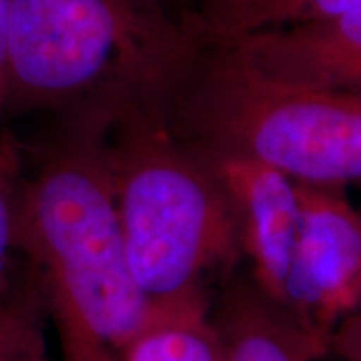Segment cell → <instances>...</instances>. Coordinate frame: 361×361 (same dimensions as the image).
<instances>
[{
    "label": "cell",
    "instance_id": "obj_7",
    "mask_svg": "<svg viewBox=\"0 0 361 361\" xmlns=\"http://www.w3.org/2000/svg\"><path fill=\"white\" fill-rule=\"evenodd\" d=\"M261 73L361 94V6L336 18L225 42Z\"/></svg>",
    "mask_w": 361,
    "mask_h": 361
},
{
    "label": "cell",
    "instance_id": "obj_11",
    "mask_svg": "<svg viewBox=\"0 0 361 361\" xmlns=\"http://www.w3.org/2000/svg\"><path fill=\"white\" fill-rule=\"evenodd\" d=\"M44 299L35 273L0 285V361H47Z\"/></svg>",
    "mask_w": 361,
    "mask_h": 361
},
{
    "label": "cell",
    "instance_id": "obj_4",
    "mask_svg": "<svg viewBox=\"0 0 361 361\" xmlns=\"http://www.w3.org/2000/svg\"><path fill=\"white\" fill-rule=\"evenodd\" d=\"M106 139L130 273L151 301L201 291V277L241 249L231 201L215 171L167 118L130 113Z\"/></svg>",
    "mask_w": 361,
    "mask_h": 361
},
{
    "label": "cell",
    "instance_id": "obj_10",
    "mask_svg": "<svg viewBox=\"0 0 361 361\" xmlns=\"http://www.w3.org/2000/svg\"><path fill=\"white\" fill-rule=\"evenodd\" d=\"M157 303L155 319L133 339L121 361H225L203 291Z\"/></svg>",
    "mask_w": 361,
    "mask_h": 361
},
{
    "label": "cell",
    "instance_id": "obj_9",
    "mask_svg": "<svg viewBox=\"0 0 361 361\" xmlns=\"http://www.w3.org/2000/svg\"><path fill=\"white\" fill-rule=\"evenodd\" d=\"M361 0H193L187 25L205 44L311 25L360 8Z\"/></svg>",
    "mask_w": 361,
    "mask_h": 361
},
{
    "label": "cell",
    "instance_id": "obj_15",
    "mask_svg": "<svg viewBox=\"0 0 361 361\" xmlns=\"http://www.w3.org/2000/svg\"><path fill=\"white\" fill-rule=\"evenodd\" d=\"M151 2L163 6L167 13L177 16L180 20H185V23H187V16L191 13V6H193V0H151Z\"/></svg>",
    "mask_w": 361,
    "mask_h": 361
},
{
    "label": "cell",
    "instance_id": "obj_2",
    "mask_svg": "<svg viewBox=\"0 0 361 361\" xmlns=\"http://www.w3.org/2000/svg\"><path fill=\"white\" fill-rule=\"evenodd\" d=\"M207 44L151 0H8V111L171 116Z\"/></svg>",
    "mask_w": 361,
    "mask_h": 361
},
{
    "label": "cell",
    "instance_id": "obj_16",
    "mask_svg": "<svg viewBox=\"0 0 361 361\" xmlns=\"http://www.w3.org/2000/svg\"><path fill=\"white\" fill-rule=\"evenodd\" d=\"M360 310H361V307H360Z\"/></svg>",
    "mask_w": 361,
    "mask_h": 361
},
{
    "label": "cell",
    "instance_id": "obj_13",
    "mask_svg": "<svg viewBox=\"0 0 361 361\" xmlns=\"http://www.w3.org/2000/svg\"><path fill=\"white\" fill-rule=\"evenodd\" d=\"M329 353L341 361H361V310L341 319L329 337Z\"/></svg>",
    "mask_w": 361,
    "mask_h": 361
},
{
    "label": "cell",
    "instance_id": "obj_5",
    "mask_svg": "<svg viewBox=\"0 0 361 361\" xmlns=\"http://www.w3.org/2000/svg\"><path fill=\"white\" fill-rule=\"evenodd\" d=\"M297 193L299 231L279 307L329 345L361 307V213L343 187L297 183Z\"/></svg>",
    "mask_w": 361,
    "mask_h": 361
},
{
    "label": "cell",
    "instance_id": "obj_8",
    "mask_svg": "<svg viewBox=\"0 0 361 361\" xmlns=\"http://www.w3.org/2000/svg\"><path fill=\"white\" fill-rule=\"evenodd\" d=\"M225 348V361H317L329 345L310 334L253 279L235 281L213 317Z\"/></svg>",
    "mask_w": 361,
    "mask_h": 361
},
{
    "label": "cell",
    "instance_id": "obj_6",
    "mask_svg": "<svg viewBox=\"0 0 361 361\" xmlns=\"http://www.w3.org/2000/svg\"><path fill=\"white\" fill-rule=\"evenodd\" d=\"M195 151L205 157L231 201L253 283L279 305L299 231L297 183L253 159Z\"/></svg>",
    "mask_w": 361,
    "mask_h": 361
},
{
    "label": "cell",
    "instance_id": "obj_14",
    "mask_svg": "<svg viewBox=\"0 0 361 361\" xmlns=\"http://www.w3.org/2000/svg\"><path fill=\"white\" fill-rule=\"evenodd\" d=\"M6 23H8V0H0V127L4 116V94H6Z\"/></svg>",
    "mask_w": 361,
    "mask_h": 361
},
{
    "label": "cell",
    "instance_id": "obj_12",
    "mask_svg": "<svg viewBox=\"0 0 361 361\" xmlns=\"http://www.w3.org/2000/svg\"><path fill=\"white\" fill-rule=\"evenodd\" d=\"M20 157L6 135H0V285L8 277L11 255L16 251V207L20 187Z\"/></svg>",
    "mask_w": 361,
    "mask_h": 361
},
{
    "label": "cell",
    "instance_id": "obj_3",
    "mask_svg": "<svg viewBox=\"0 0 361 361\" xmlns=\"http://www.w3.org/2000/svg\"><path fill=\"white\" fill-rule=\"evenodd\" d=\"M169 125L203 153L253 159L295 183L361 180V94L269 77L229 47L207 44Z\"/></svg>",
    "mask_w": 361,
    "mask_h": 361
},
{
    "label": "cell",
    "instance_id": "obj_1",
    "mask_svg": "<svg viewBox=\"0 0 361 361\" xmlns=\"http://www.w3.org/2000/svg\"><path fill=\"white\" fill-rule=\"evenodd\" d=\"M101 118L75 116L20 175L16 251L28 259L63 361H121L159 303L130 273Z\"/></svg>",
    "mask_w": 361,
    "mask_h": 361
}]
</instances>
